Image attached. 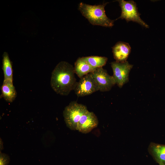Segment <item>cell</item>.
Segmentation results:
<instances>
[{
    "label": "cell",
    "mask_w": 165,
    "mask_h": 165,
    "mask_svg": "<svg viewBox=\"0 0 165 165\" xmlns=\"http://www.w3.org/2000/svg\"><path fill=\"white\" fill-rule=\"evenodd\" d=\"M74 90L78 97H82L90 95L99 89L90 73L80 79Z\"/></svg>",
    "instance_id": "obj_7"
},
{
    "label": "cell",
    "mask_w": 165,
    "mask_h": 165,
    "mask_svg": "<svg viewBox=\"0 0 165 165\" xmlns=\"http://www.w3.org/2000/svg\"><path fill=\"white\" fill-rule=\"evenodd\" d=\"M131 50V47L128 43L121 41L116 43L112 48L116 61L120 63L126 62Z\"/></svg>",
    "instance_id": "obj_9"
},
{
    "label": "cell",
    "mask_w": 165,
    "mask_h": 165,
    "mask_svg": "<svg viewBox=\"0 0 165 165\" xmlns=\"http://www.w3.org/2000/svg\"><path fill=\"white\" fill-rule=\"evenodd\" d=\"M98 124V119L93 112L88 110L81 116L78 123L76 130L83 134L90 132Z\"/></svg>",
    "instance_id": "obj_8"
},
{
    "label": "cell",
    "mask_w": 165,
    "mask_h": 165,
    "mask_svg": "<svg viewBox=\"0 0 165 165\" xmlns=\"http://www.w3.org/2000/svg\"><path fill=\"white\" fill-rule=\"evenodd\" d=\"M9 161V156L7 155L0 152V165H8Z\"/></svg>",
    "instance_id": "obj_15"
},
{
    "label": "cell",
    "mask_w": 165,
    "mask_h": 165,
    "mask_svg": "<svg viewBox=\"0 0 165 165\" xmlns=\"http://www.w3.org/2000/svg\"><path fill=\"white\" fill-rule=\"evenodd\" d=\"M74 68L75 73L80 79L96 69L91 67L81 57H79L75 61Z\"/></svg>",
    "instance_id": "obj_12"
},
{
    "label": "cell",
    "mask_w": 165,
    "mask_h": 165,
    "mask_svg": "<svg viewBox=\"0 0 165 165\" xmlns=\"http://www.w3.org/2000/svg\"><path fill=\"white\" fill-rule=\"evenodd\" d=\"M111 64L116 83L121 88L128 81L129 73L133 65L127 61L123 63L113 61Z\"/></svg>",
    "instance_id": "obj_5"
},
{
    "label": "cell",
    "mask_w": 165,
    "mask_h": 165,
    "mask_svg": "<svg viewBox=\"0 0 165 165\" xmlns=\"http://www.w3.org/2000/svg\"><path fill=\"white\" fill-rule=\"evenodd\" d=\"M90 73L101 92L109 91L116 84L113 76L109 75L107 71L102 67L96 68Z\"/></svg>",
    "instance_id": "obj_6"
},
{
    "label": "cell",
    "mask_w": 165,
    "mask_h": 165,
    "mask_svg": "<svg viewBox=\"0 0 165 165\" xmlns=\"http://www.w3.org/2000/svg\"><path fill=\"white\" fill-rule=\"evenodd\" d=\"M1 90L0 98H3L7 102H12L16 97L17 92L13 81L4 80Z\"/></svg>",
    "instance_id": "obj_10"
},
{
    "label": "cell",
    "mask_w": 165,
    "mask_h": 165,
    "mask_svg": "<svg viewBox=\"0 0 165 165\" xmlns=\"http://www.w3.org/2000/svg\"><path fill=\"white\" fill-rule=\"evenodd\" d=\"M108 3L91 5L81 2L79 4L78 9L82 15L92 25L112 27L114 25V20L107 16L105 9Z\"/></svg>",
    "instance_id": "obj_2"
},
{
    "label": "cell",
    "mask_w": 165,
    "mask_h": 165,
    "mask_svg": "<svg viewBox=\"0 0 165 165\" xmlns=\"http://www.w3.org/2000/svg\"><path fill=\"white\" fill-rule=\"evenodd\" d=\"M149 151L159 165H165V145L151 143Z\"/></svg>",
    "instance_id": "obj_11"
},
{
    "label": "cell",
    "mask_w": 165,
    "mask_h": 165,
    "mask_svg": "<svg viewBox=\"0 0 165 165\" xmlns=\"http://www.w3.org/2000/svg\"><path fill=\"white\" fill-rule=\"evenodd\" d=\"M81 58L91 67L95 68L102 67L108 61V58L105 57L90 56Z\"/></svg>",
    "instance_id": "obj_14"
},
{
    "label": "cell",
    "mask_w": 165,
    "mask_h": 165,
    "mask_svg": "<svg viewBox=\"0 0 165 165\" xmlns=\"http://www.w3.org/2000/svg\"><path fill=\"white\" fill-rule=\"evenodd\" d=\"M88 110L85 105L76 101H71L63 112L64 120L67 127L71 130H76L81 116Z\"/></svg>",
    "instance_id": "obj_3"
},
{
    "label": "cell",
    "mask_w": 165,
    "mask_h": 165,
    "mask_svg": "<svg viewBox=\"0 0 165 165\" xmlns=\"http://www.w3.org/2000/svg\"><path fill=\"white\" fill-rule=\"evenodd\" d=\"M117 1L121 8V13L120 16L116 20L120 18L125 19L127 22L132 21L146 28H149L148 25L141 19L136 4L134 1L124 0Z\"/></svg>",
    "instance_id": "obj_4"
},
{
    "label": "cell",
    "mask_w": 165,
    "mask_h": 165,
    "mask_svg": "<svg viewBox=\"0 0 165 165\" xmlns=\"http://www.w3.org/2000/svg\"><path fill=\"white\" fill-rule=\"evenodd\" d=\"M2 69L4 74V80L13 81L12 63L8 53L6 52L3 53L2 55Z\"/></svg>",
    "instance_id": "obj_13"
},
{
    "label": "cell",
    "mask_w": 165,
    "mask_h": 165,
    "mask_svg": "<svg viewBox=\"0 0 165 165\" xmlns=\"http://www.w3.org/2000/svg\"><path fill=\"white\" fill-rule=\"evenodd\" d=\"M74 67L65 61H61L56 66L51 74L50 84L57 94L67 96L75 89L77 82Z\"/></svg>",
    "instance_id": "obj_1"
}]
</instances>
